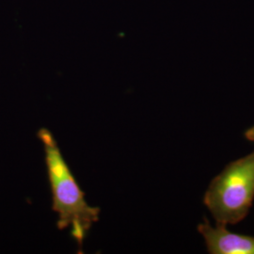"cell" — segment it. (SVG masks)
Returning a JSON list of instances; mask_svg holds the SVG:
<instances>
[{
	"instance_id": "3957f363",
	"label": "cell",
	"mask_w": 254,
	"mask_h": 254,
	"mask_svg": "<svg viewBox=\"0 0 254 254\" xmlns=\"http://www.w3.org/2000/svg\"><path fill=\"white\" fill-rule=\"evenodd\" d=\"M209 254H254V237L229 232L225 225L212 226L207 220L198 226Z\"/></svg>"
},
{
	"instance_id": "6da1fadb",
	"label": "cell",
	"mask_w": 254,
	"mask_h": 254,
	"mask_svg": "<svg viewBox=\"0 0 254 254\" xmlns=\"http://www.w3.org/2000/svg\"><path fill=\"white\" fill-rule=\"evenodd\" d=\"M38 137L45 148L47 175L52 191V209L59 216L57 226L60 230L70 228L72 237L81 250L88 232L99 219L100 208L87 202L85 193L65 161L51 131L41 128Z\"/></svg>"
},
{
	"instance_id": "7a4b0ae2",
	"label": "cell",
	"mask_w": 254,
	"mask_h": 254,
	"mask_svg": "<svg viewBox=\"0 0 254 254\" xmlns=\"http://www.w3.org/2000/svg\"><path fill=\"white\" fill-rule=\"evenodd\" d=\"M254 200V151L233 161L209 185L203 202L217 223L236 224L248 216Z\"/></svg>"
},
{
	"instance_id": "277c9868",
	"label": "cell",
	"mask_w": 254,
	"mask_h": 254,
	"mask_svg": "<svg viewBox=\"0 0 254 254\" xmlns=\"http://www.w3.org/2000/svg\"><path fill=\"white\" fill-rule=\"evenodd\" d=\"M245 136L247 139L254 141V127L249 128L245 132Z\"/></svg>"
}]
</instances>
